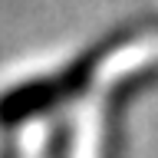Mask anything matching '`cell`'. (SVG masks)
Segmentation results:
<instances>
[{"label": "cell", "mask_w": 158, "mask_h": 158, "mask_svg": "<svg viewBox=\"0 0 158 158\" xmlns=\"http://www.w3.org/2000/svg\"><path fill=\"white\" fill-rule=\"evenodd\" d=\"M115 46V40H106L86 53V56L73 59L66 69H59L56 76H43L36 82H23V86H13L7 96H0V122L3 125H17V122H27V118L40 115V112H49L53 106H63L66 99H73L76 92L89 86V79L96 73L99 59L106 56L109 49Z\"/></svg>", "instance_id": "cell-1"}, {"label": "cell", "mask_w": 158, "mask_h": 158, "mask_svg": "<svg viewBox=\"0 0 158 158\" xmlns=\"http://www.w3.org/2000/svg\"><path fill=\"white\" fill-rule=\"evenodd\" d=\"M49 158H66V128L56 132V142L49 145Z\"/></svg>", "instance_id": "cell-2"}]
</instances>
